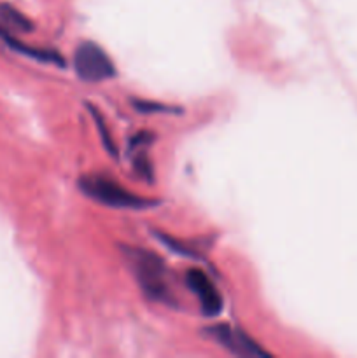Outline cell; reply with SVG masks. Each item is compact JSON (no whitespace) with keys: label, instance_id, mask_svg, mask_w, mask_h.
<instances>
[{"label":"cell","instance_id":"obj_7","mask_svg":"<svg viewBox=\"0 0 357 358\" xmlns=\"http://www.w3.org/2000/svg\"><path fill=\"white\" fill-rule=\"evenodd\" d=\"M0 24H6V27L18 31H30L34 28L27 16H23L20 10L7 6V3H0Z\"/></svg>","mask_w":357,"mask_h":358},{"label":"cell","instance_id":"obj_3","mask_svg":"<svg viewBox=\"0 0 357 358\" xmlns=\"http://www.w3.org/2000/svg\"><path fill=\"white\" fill-rule=\"evenodd\" d=\"M74 69L88 83H100L115 76V69L107 52L94 42H83L74 52Z\"/></svg>","mask_w":357,"mask_h":358},{"label":"cell","instance_id":"obj_1","mask_svg":"<svg viewBox=\"0 0 357 358\" xmlns=\"http://www.w3.org/2000/svg\"><path fill=\"white\" fill-rule=\"evenodd\" d=\"M80 191L86 196H90L91 199L98 203H104L107 206H114V208H133V210H144L154 206L153 199L140 198V196L132 194L130 191H126L125 187H121L119 184H115L111 178L104 177H84L79 182Z\"/></svg>","mask_w":357,"mask_h":358},{"label":"cell","instance_id":"obj_9","mask_svg":"<svg viewBox=\"0 0 357 358\" xmlns=\"http://www.w3.org/2000/svg\"><path fill=\"white\" fill-rule=\"evenodd\" d=\"M93 115H94V119H97V124H98V128H100V133H102V138H104V143H105V147H107V150L111 154H115V145L114 143H112V140H111V135H107V128H105V124H104V119L100 117V114H98L97 110L93 112Z\"/></svg>","mask_w":357,"mask_h":358},{"label":"cell","instance_id":"obj_8","mask_svg":"<svg viewBox=\"0 0 357 358\" xmlns=\"http://www.w3.org/2000/svg\"><path fill=\"white\" fill-rule=\"evenodd\" d=\"M135 108H139L140 112H178L177 108H172L170 105L163 103H154V101H135Z\"/></svg>","mask_w":357,"mask_h":358},{"label":"cell","instance_id":"obj_2","mask_svg":"<svg viewBox=\"0 0 357 358\" xmlns=\"http://www.w3.org/2000/svg\"><path fill=\"white\" fill-rule=\"evenodd\" d=\"M125 254L147 296L160 301L167 299V285L163 282L164 266L161 259L142 248H125Z\"/></svg>","mask_w":357,"mask_h":358},{"label":"cell","instance_id":"obj_4","mask_svg":"<svg viewBox=\"0 0 357 358\" xmlns=\"http://www.w3.org/2000/svg\"><path fill=\"white\" fill-rule=\"evenodd\" d=\"M209 336L216 339L220 346L231 352L233 355L238 357H268L265 350L258 346V343L252 341L245 332L240 329L231 327V325H214V327L206 329Z\"/></svg>","mask_w":357,"mask_h":358},{"label":"cell","instance_id":"obj_5","mask_svg":"<svg viewBox=\"0 0 357 358\" xmlns=\"http://www.w3.org/2000/svg\"><path fill=\"white\" fill-rule=\"evenodd\" d=\"M186 283H188L189 290L195 292L196 297H198L203 315L217 317L220 313L223 299H220L219 292L216 290L212 280L205 273L200 271V269H191V271H188V276H186Z\"/></svg>","mask_w":357,"mask_h":358},{"label":"cell","instance_id":"obj_6","mask_svg":"<svg viewBox=\"0 0 357 358\" xmlns=\"http://www.w3.org/2000/svg\"><path fill=\"white\" fill-rule=\"evenodd\" d=\"M0 38H2L9 48H13L14 51L20 52V55L28 56V58L31 59H37V62H42V63H52V65H58V66H63V63H65V59H63L56 51H51V49L30 48V45L23 44V42H20L18 38L10 37L9 31H7L4 27H0Z\"/></svg>","mask_w":357,"mask_h":358}]
</instances>
